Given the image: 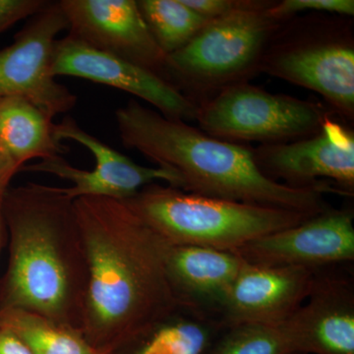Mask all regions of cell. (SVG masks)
<instances>
[{"label":"cell","instance_id":"22","mask_svg":"<svg viewBox=\"0 0 354 354\" xmlns=\"http://www.w3.org/2000/svg\"><path fill=\"white\" fill-rule=\"evenodd\" d=\"M326 13L342 17L354 15L353 0H283L272 2L270 13L279 23L304 12Z\"/></svg>","mask_w":354,"mask_h":354},{"label":"cell","instance_id":"14","mask_svg":"<svg viewBox=\"0 0 354 354\" xmlns=\"http://www.w3.org/2000/svg\"><path fill=\"white\" fill-rule=\"evenodd\" d=\"M317 272L244 262L223 301L218 320L225 329L245 324L286 322L308 297Z\"/></svg>","mask_w":354,"mask_h":354},{"label":"cell","instance_id":"17","mask_svg":"<svg viewBox=\"0 0 354 354\" xmlns=\"http://www.w3.org/2000/svg\"><path fill=\"white\" fill-rule=\"evenodd\" d=\"M55 124L53 118L27 100H0V150L14 174L30 160L67 152L55 136Z\"/></svg>","mask_w":354,"mask_h":354},{"label":"cell","instance_id":"11","mask_svg":"<svg viewBox=\"0 0 354 354\" xmlns=\"http://www.w3.org/2000/svg\"><path fill=\"white\" fill-rule=\"evenodd\" d=\"M59 4L69 37L138 65L169 82L167 55L149 31L137 1L59 0Z\"/></svg>","mask_w":354,"mask_h":354},{"label":"cell","instance_id":"13","mask_svg":"<svg viewBox=\"0 0 354 354\" xmlns=\"http://www.w3.org/2000/svg\"><path fill=\"white\" fill-rule=\"evenodd\" d=\"M51 71L55 78L76 77L128 93L148 102L165 118L186 122L196 120V104L165 79L68 35L55 43Z\"/></svg>","mask_w":354,"mask_h":354},{"label":"cell","instance_id":"3","mask_svg":"<svg viewBox=\"0 0 354 354\" xmlns=\"http://www.w3.org/2000/svg\"><path fill=\"white\" fill-rule=\"evenodd\" d=\"M122 145L174 172L179 189L314 216L329 209L327 187L297 188L260 171L253 149L209 136L186 121L165 118L136 100L115 111Z\"/></svg>","mask_w":354,"mask_h":354},{"label":"cell","instance_id":"10","mask_svg":"<svg viewBox=\"0 0 354 354\" xmlns=\"http://www.w3.org/2000/svg\"><path fill=\"white\" fill-rule=\"evenodd\" d=\"M260 171L272 180L297 188L328 187L330 179L342 194L354 193V132L335 116L311 136L253 149Z\"/></svg>","mask_w":354,"mask_h":354},{"label":"cell","instance_id":"5","mask_svg":"<svg viewBox=\"0 0 354 354\" xmlns=\"http://www.w3.org/2000/svg\"><path fill=\"white\" fill-rule=\"evenodd\" d=\"M270 0H236L209 20L180 50L167 55L169 82L197 106L223 88L261 73L268 44L281 23L270 13Z\"/></svg>","mask_w":354,"mask_h":354},{"label":"cell","instance_id":"21","mask_svg":"<svg viewBox=\"0 0 354 354\" xmlns=\"http://www.w3.org/2000/svg\"><path fill=\"white\" fill-rule=\"evenodd\" d=\"M207 354H298L288 320L274 325L245 324L223 330Z\"/></svg>","mask_w":354,"mask_h":354},{"label":"cell","instance_id":"4","mask_svg":"<svg viewBox=\"0 0 354 354\" xmlns=\"http://www.w3.org/2000/svg\"><path fill=\"white\" fill-rule=\"evenodd\" d=\"M124 201L171 246L207 247L232 252L312 216L203 196L157 183Z\"/></svg>","mask_w":354,"mask_h":354},{"label":"cell","instance_id":"23","mask_svg":"<svg viewBox=\"0 0 354 354\" xmlns=\"http://www.w3.org/2000/svg\"><path fill=\"white\" fill-rule=\"evenodd\" d=\"M48 0H0V35L16 23L28 20Z\"/></svg>","mask_w":354,"mask_h":354},{"label":"cell","instance_id":"19","mask_svg":"<svg viewBox=\"0 0 354 354\" xmlns=\"http://www.w3.org/2000/svg\"><path fill=\"white\" fill-rule=\"evenodd\" d=\"M225 330L214 317L183 311L135 344L132 354H207Z\"/></svg>","mask_w":354,"mask_h":354},{"label":"cell","instance_id":"24","mask_svg":"<svg viewBox=\"0 0 354 354\" xmlns=\"http://www.w3.org/2000/svg\"><path fill=\"white\" fill-rule=\"evenodd\" d=\"M185 6L207 20H213L227 13L236 0H183Z\"/></svg>","mask_w":354,"mask_h":354},{"label":"cell","instance_id":"2","mask_svg":"<svg viewBox=\"0 0 354 354\" xmlns=\"http://www.w3.org/2000/svg\"><path fill=\"white\" fill-rule=\"evenodd\" d=\"M8 263L0 309L41 314L81 332L88 286L85 242L64 187L28 183L2 198Z\"/></svg>","mask_w":354,"mask_h":354},{"label":"cell","instance_id":"15","mask_svg":"<svg viewBox=\"0 0 354 354\" xmlns=\"http://www.w3.org/2000/svg\"><path fill=\"white\" fill-rule=\"evenodd\" d=\"M320 271L308 297L288 320L298 353L354 354L353 279Z\"/></svg>","mask_w":354,"mask_h":354},{"label":"cell","instance_id":"12","mask_svg":"<svg viewBox=\"0 0 354 354\" xmlns=\"http://www.w3.org/2000/svg\"><path fill=\"white\" fill-rule=\"evenodd\" d=\"M353 209H327L234 251L248 264L322 270L354 260Z\"/></svg>","mask_w":354,"mask_h":354},{"label":"cell","instance_id":"27","mask_svg":"<svg viewBox=\"0 0 354 354\" xmlns=\"http://www.w3.org/2000/svg\"><path fill=\"white\" fill-rule=\"evenodd\" d=\"M6 234V221H4L3 211H2V199H0V251H1L2 245H3Z\"/></svg>","mask_w":354,"mask_h":354},{"label":"cell","instance_id":"7","mask_svg":"<svg viewBox=\"0 0 354 354\" xmlns=\"http://www.w3.org/2000/svg\"><path fill=\"white\" fill-rule=\"evenodd\" d=\"M335 113L318 102L271 94L249 82L223 88L198 106L200 129L230 143H288L315 134Z\"/></svg>","mask_w":354,"mask_h":354},{"label":"cell","instance_id":"9","mask_svg":"<svg viewBox=\"0 0 354 354\" xmlns=\"http://www.w3.org/2000/svg\"><path fill=\"white\" fill-rule=\"evenodd\" d=\"M55 136L58 141L70 140L85 147L95 158L94 169L92 171L78 169L62 156H57L25 165L20 171L50 174L69 181L72 186L64 189L73 200L82 197L127 200L142 188L157 181H165L179 189V179L174 172L162 167L136 164L127 156L85 131L70 116L55 124Z\"/></svg>","mask_w":354,"mask_h":354},{"label":"cell","instance_id":"26","mask_svg":"<svg viewBox=\"0 0 354 354\" xmlns=\"http://www.w3.org/2000/svg\"><path fill=\"white\" fill-rule=\"evenodd\" d=\"M15 174L11 171L10 167L7 165L6 158L0 150V199L3 198L4 194L8 188L10 187L11 180Z\"/></svg>","mask_w":354,"mask_h":354},{"label":"cell","instance_id":"18","mask_svg":"<svg viewBox=\"0 0 354 354\" xmlns=\"http://www.w3.org/2000/svg\"><path fill=\"white\" fill-rule=\"evenodd\" d=\"M0 329L19 337L32 354H102L79 330L28 310L0 309Z\"/></svg>","mask_w":354,"mask_h":354},{"label":"cell","instance_id":"8","mask_svg":"<svg viewBox=\"0 0 354 354\" xmlns=\"http://www.w3.org/2000/svg\"><path fill=\"white\" fill-rule=\"evenodd\" d=\"M59 1H46L0 50V100L22 97L50 115L69 113L77 97L51 71L57 36L67 30Z\"/></svg>","mask_w":354,"mask_h":354},{"label":"cell","instance_id":"1","mask_svg":"<svg viewBox=\"0 0 354 354\" xmlns=\"http://www.w3.org/2000/svg\"><path fill=\"white\" fill-rule=\"evenodd\" d=\"M88 262L81 333L100 353L135 344L184 311L169 279L171 245L124 200H74Z\"/></svg>","mask_w":354,"mask_h":354},{"label":"cell","instance_id":"16","mask_svg":"<svg viewBox=\"0 0 354 354\" xmlns=\"http://www.w3.org/2000/svg\"><path fill=\"white\" fill-rule=\"evenodd\" d=\"M244 261L232 251L200 246H171L169 279L184 311L218 320L223 301Z\"/></svg>","mask_w":354,"mask_h":354},{"label":"cell","instance_id":"20","mask_svg":"<svg viewBox=\"0 0 354 354\" xmlns=\"http://www.w3.org/2000/svg\"><path fill=\"white\" fill-rule=\"evenodd\" d=\"M137 4L149 31L167 55L189 43L209 21L183 0H138Z\"/></svg>","mask_w":354,"mask_h":354},{"label":"cell","instance_id":"25","mask_svg":"<svg viewBox=\"0 0 354 354\" xmlns=\"http://www.w3.org/2000/svg\"><path fill=\"white\" fill-rule=\"evenodd\" d=\"M0 354H32L30 348L9 330L0 329Z\"/></svg>","mask_w":354,"mask_h":354},{"label":"cell","instance_id":"6","mask_svg":"<svg viewBox=\"0 0 354 354\" xmlns=\"http://www.w3.org/2000/svg\"><path fill=\"white\" fill-rule=\"evenodd\" d=\"M260 72L317 93L333 113L353 121V20L312 12L281 23L266 48Z\"/></svg>","mask_w":354,"mask_h":354}]
</instances>
